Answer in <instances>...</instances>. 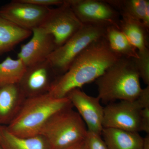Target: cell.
Here are the masks:
<instances>
[{"label": "cell", "mask_w": 149, "mask_h": 149, "mask_svg": "<svg viewBox=\"0 0 149 149\" xmlns=\"http://www.w3.org/2000/svg\"><path fill=\"white\" fill-rule=\"evenodd\" d=\"M122 57L109 47L105 37L94 42L75 58L65 73L57 77L48 93L61 98L70 91L95 81Z\"/></svg>", "instance_id": "obj_1"}, {"label": "cell", "mask_w": 149, "mask_h": 149, "mask_svg": "<svg viewBox=\"0 0 149 149\" xmlns=\"http://www.w3.org/2000/svg\"><path fill=\"white\" fill-rule=\"evenodd\" d=\"M102 136L107 149H142L144 138L139 133L104 128Z\"/></svg>", "instance_id": "obj_14"}, {"label": "cell", "mask_w": 149, "mask_h": 149, "mask_svg": "<svg viewBox=\"0 0 149 149\" xmlns=\"http://www.w3.org/2000/svg\"><path fill=\"white\" fill-rule=\"evenodd\" d=\"M32 37L26 44L22 45L17 54L26 66H31L43 61L57 48L54 39L41 27L32 30Z\"/></svg>", "instance_id": "obj_11"}, {"label": "cell", "mask_w": 149, "mask_h": 149, "mask_svg": "<svg viewBox=\"0 0 149 149\" xmlns=\"http://www.w3.org/2000/svg\"><path fill=\"white\" fill-rule=\"evenodd\" d=\"M142 109L149 107V85L142 89L141 93L136 99Z\"/></svg>", "instance_id": "obj_25"}, {"label": "cell", "mask_w": 149, "mask_h": 149, "mask_svg": "<svg viewBox=\"0 0 149 149\" xmlns=\"http://www.w3.org/2000/svg\"><path fill=\"white\" fill-rule=\"evenodd\" d=\"M138 52L139 57L132 59L140 78L148 86L149 85V49Z\"/></svg>", "instance_id": "obj_21"}, {"label": "cell", "mask_w": 149, "mask_h": 149, "mask_svg": "<svg viewBox=\"0 0 149 149\" xmlns=\"http://www.w3.org/2000/svg\"><path fill=\"white\" fill-rule=\"evenodd\" d=\"M140 78L132 58L121 57L95 81L97 97L104 103L135 100L142 90Z\"/></svg>", "instance_id": "obj_3"}, {"label": "cell", "mask_w": 149, "mask_h": 149, "mask_svg": "<svg viewBox=\"0 0 149 149\" xmlns=\"http://www.w3.org/2000/svg\"><path fill=\"white\" fill-rule=\"evenodd\" d=\"M141 132L143 131L149 134V107L143 109L141 111Z\"/></svg>", "instance_id": "obj_24"}, {"label": "cell", "mask_w": 149, "mask_h": 149, "mask_svg": "<svg viewBox=\"0 0 149 149\" xmlns=\"http://www.w3.org/2000/svg\"><path fill=\"white\" fill-rule=\"evenodd\" d=\"M56 76L51 64L45 60L27 67L21 81L19 83L24 96L29 97L48 93Z\"/></svg>", "instance_id": "obj_12"}, {"label": "cell", "mask_w": 149, "mask_h": 149, "mask_svg": "<svg viewBox=\"0 0 149 149\" xmlns=\"http://www.w3.org/2000/svg\"><path fill=\"white\" fill-rule=\"evenodd\" d=\"M0 147L2 149H51L41 135L21 138L10 133L5 126H0Z\"/></svg>", "instance_id": "obj_15"}, {"label": "cell", "mask_w": 149, "mask_h": 149, "mask_svg": "<svg viewBox=\"0 0 149 149\" xmlns=\"http://www.w3.org/2000/svg\"><path fill=\"white\" fill-rule=\"evenodd\" d=\"M83 25L119 28L120 16L106 0H66Z\"/></svg>", "instance_id": "obj_6"}, {"label": "cell", "mask_w": 149, "mask_h": 149, "mask_svg": "<svg viewBox=\"0 0 149 149\" xmlns=\"http://www.w3.org/2000/svg\"><path fill=\"white\" fill-rule=\"evenodd\" d=\"M104 37L111 50L120 57L130 58L139 57L136 48L119 28L113 26L107 27Z\"/></svg>", "instance_id": "obj_19"}, {"label": "cell", "mask_w": 149, "mask_h": 149, "mask_svg": "<svg viewBox=\"0 0 149 149\" xmlns=\"http://www.w3.org/2000/svg\"><path fill=\"white\" fill-rule=\"evenodd\" d=\"M31 35L32 31L20 28L0 15V56L12 50Z\"/></svg>", "instance_id": "obj_16"}, {"label": "cell", "mask_w": 149, "mask_h": 149, "mask_svg": "<svg viewBox=\"0 0 149 149\" xmlns=\"http://www.w3.org/2000/svg\"><path fill=\"white\" fill-rule=\"evenodd\" d=\"M84 142L85 149H107L101 136L88 131Z\"/></svg>", "instance_id": "obj_22"}, {"label": "cell", "mask_w": 149, "mask_h": 149, "mask_svg": "<svg viewBox=\"0 0 149 149\" xmlns=\"http://www.w3.org/2000/svg\"><path fill=\"white\" fill-rule=\"evenodd\" d=\"M83 26L66 0H64L61 5L50 9L40 27L52 35L57 48L63 45Z\"/></svg>", "instance_id": "obj_7"}, {"label": "cell", "mask_w": 149, "mask_h": 149, "mask_svg": "<svg viewBox=\"0 0 149 149\" xmlns=\"http://www.w3.org/2000/svg\"><path fill=\"white\" fill-rule=\"evenodd\" d=\"M68 107L54 115L40 135L51 149H64L83 141L88 133L86 125L77 111Z\"/></svg>", "instance_id": "obj_4"}, {"label": "cell", "mask_w": 149, "mask_h": 149, "mask_svg": "<svg viewBox=\"0 0 149 149\" xmlns=\"http://www.w3.org/2000/svg\"><path fill=\"white\" fill-rule=\"evenodd\" d=\"M50 9L14 0L0 8V15L18 27L32 32L41 26Z\"/></svg>", "instance_id": "obj_9"}, {"label": "cell", "mask_w": 149, "mask_h": 149, "mask_svg": "<svg viewBox=\"0 0 149 149\" xmlns=\"http://www.w3.org/2000/svg\"><path fill=\"white\" fill-rule=\"evenodd\" d=\"M24 2L43 7L49 8L51 6H58L63 3L64 0H22Z\"/></svg>", "instance_id": "obj_23"}, {"label": "cell", "mask_w": 149, "mask_h": 149, "mask_svg": "<svg viewBox=\"0 0 149 149\" xmlns=\"http://www.w3.org/2000/svg\"><path fill=\"white\" fill-rule=\"evenodd\" d=\"M136 100L111 102L104 107L103 128L141 132V110Z\"/></svg>", "instance_id": "obj_8"}, {"label": "cell", "mask_w": 149, "mask_h": 149, "mask_svg": "<svg viewBox=\"0 0 149 149\" xmlns=\"http://www.w3.org/2000/svg\"><path fill=\"white\" fill-rule=\"evenodd\" d=\"M117 11L120 17L141 22L149 30V0H106Z\"/></svg>", "instance_id": "obj_13"}, {"label": "cell", "mask_w": 149, "mask_h": 149, "mask_svg": "<svg viewBox=\"0 0 149 149\" xmlns=\"http://www.w3.org/2000/svg\"><path fill=\"white\" fill-rule=\"evenodd\" d=\"M142 149H149V134H147L146 137L144 138Z\"/></svg>", "instance_id": "obj_27"}, {"label": "cell", "mask_w": 149, "mask_h": 149, "mask_svg": "<svg viewBox=\"0 0 149 149\" xmlns=\"http://www.w3.org/2000/svg\"><path fill=\"white\" fill-rule=\"evenodd\" d=\"M27 66L20 59L8 56L0 63V88L18 84L21 81Z\"/></svg>", "instance_id": "obj_20"}, {"label": "cell", "mask_w": 149, "mask_h": 149, "mask_svg": "<svg viewBox=\"0 0 149 149\" xmlns=\"http://www.w3.org/2000/svg\"><path fill=\"white\" fill-rule=\"evenodd\" d=\"M72 106L85 122L88 131L101 136L103 130L104 107L97 97L87 95L80 88L73 89L67 95Z\"/></svg>", "instance_id": "obj_10"}, {"label": "cell", "mask_w": 149, "mask_h": 149, "mask_svg": "<svg viewBox=\"0 0 149 149\" xmlns=\"http://www.w3.org/2000/svg\"><path fill=\"white\" fill-rule=\"evenodd\" d=\"M24 96L18 84L0 88V123L11 120L19 101Z\"/></svg>", "instance_id": "obj_18"}, {"label": "cell", "mask_w": 149, "mask_h": 149, "mask_svg": "<svg viewBox=\"0 0 149 149\" xmlns=\"http://www.w3.org/2000/svg\"><path fill=\"white\" fill-rule=\"evenodd\" d=\"M119 29L138 52L149 48V30L141 22L128 17H120Z\"/></svg>", "instance_id": "obj_17"}, {"label": "cell", "mask_w": 149, "mask_h": 149, "mask_svg": "<svg viewBox=\"0 0 149 149\" xmlns=\"http://www.w3.org/2000/svg\"><path fill=\"white\" fill-rule=\"evenodd\" d=\"M0 149H2L1 148V147H0Z\"/></svg>", "instance_id": "obj_28"}, {"label": "cell", "mask_w": 149, "mask_h": 149, "mask_svg": "<svg viewBox=\"0 0 149 149\" xmlns=\"http://www.w3.org/2000/svg\"><path fill=\"white\" fill-rule=\"evenodd\" d=\"M71 106L67 97L57 98L46 93L29 97L6 128L21 138L38 136L54 115Z\"/></svg>", "instance_id": "obj_2"}, {"label": "cell", "mask_w": 149, "mask_h": 149, "mask_svg": "<svg viewBox=\"0 0 149 149\" xmlns=\"http://www.w3.org/2000/svg\"><path fill=\"white\" fill-rule=\"evenodd\" d=\"M64 149H85L84 140Z\"/></svg>", "instance_id": "obj_26"}, {"label": "cell", "mask_w": 149, "mask_h": 149, "mask_svg": "<svg viewBox=\"0 0 149 149\" xmlns=\"http://www.w3.org/2000/svg\"><path fill=\"white\" fill-rule=\"evenodd\" d=\"M106 28L83 25L62 45L56 49L47 58L57 77L65 73L75 58L94 42L104 37Z\"/></svg>", "instance_id": "obj_5"}]
</instances>
